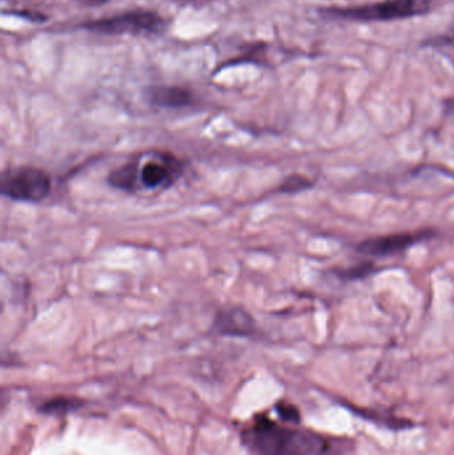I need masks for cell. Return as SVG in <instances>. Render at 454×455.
I'll use <instances>...</instances> for the list:
<instances>
[{"label": "cell", "mask_w": 454, "mask_h": 455, "mask_svg": "<svg viewBox=\"0 0 454 455\" xmlns=\"http://www.w3.org/2000/svg\"><path fill=\"white\" fill-rule=\"evenodd\" d=\"M243 438L259 455H322L329 449L321 435L284 427L264 417L256 418Z\"/></svg>", "instance_id": "6da1fadb"}, {"label": "cell", "mask_w": 454, "mask_h": 455, "mask_svg": "<svg viewBox=\"0 0 454 455\" xmlns=\"http://www.w3.org/2000/svg\"><path fill=\"white\" fill-rule=\"evenodd\" d=\"M137 164V192H162L183 176L184 164L169 152H146L135 156Z\"/></svg>", "instance_id": "7a4b0ae2"}, {"label": "cell", "mask_w": 454, "mask_h": 455, "mask_svg": "<svg viewBox=\"0 0 454 455\" xmlns=\"http://www.w3.org/2000/svg\"><path fill=\"white\" fill-rule=\"evenodd\" d=\"M52 188L50 175L36 167L8 168L1 173V194L22 203H40Z\"/></svg>", "instance_id": "3957f363"}, {"label": "cell", "mask_w": 454, "mask_h": 455, "mask_svg": "<svg viewBox=\"0 0 454 455\" xmlns=\"http://www.w3.org/2000/svg\"><path fill=\"white\" fill-rule=\"evenodd\" d=\"M427 8L429 0H388L366 7L348 10L341 14L363 20H385L417 15L425 13Z\"/></svg>", "instance_id": "277c9868"}, {"label": "cell", "mask_w": 454, "mask_h": 455, "mask_svg": "<svg viewBox=\"0 0 454 455\" xmlns=\"http://www.w3.org/2000/svg\"><path fill=\"white\" fill-rule=\"evenodd\" d=\"M161 19L152 13H132L87 24L89 30L103 33H140L159 30Z\"/></svg>", "instance_id": "5b68a950"}, {"label": "cell", "mask_w": 454, "mask_h": 455, "mask_svg": "<svg viewBox=\"0 0 454 455\" xmlns=\"http://www.w3.org/2000/svg\"><path fill=\"white\" fill-rule=\"evenodd\" d=\"M212 330L220 336L250 337L256 332V323L247 309L231 307L218 311Z\"/></svg>", "instance_id": "8992f818"}, {"label": "cell", "mask_w": 454, "mask_h": 455, "mask_svg": "<svg viewBox=\"0 0 454 455\" xmlns=\"http://www.w3.org/2000/svg\"><path fill=\"white\" fill-rule=\"evenodd\" d=\"M146 102L160 108H183L192 103V95L186 89L168 86L149 87L144 92Z\"/></svg>", "instance_id": "52a82bcc"}, {"label": "cell", "mask_w": 454, "mask_h": 455, "mask_svg": "<svg viewBox=\"0 0 454 455\" xmlns=\"http://www.w3.org/2000/svg\"><path fill=\"white\" fill-rule=\"evenodd\" d=\"M424 233H404V235L389 236L384 238L369 240L360 245V250L368 254H392L398 250L405 249L418 240H423Z\"/></svg>", "instance_id": "ba28073f"}, {"label": "cell", "mask_w": 454, "mask_h": 455, "mask_svg": "<svg viewBox=\"0 0 454 455\" xmlns=\"http://www.w3.org/2000/svg\"><path fill=\"white\" fill-rule=\"evenodd\" d=\"M107 183L119 191L137 193V164L135 157L115 168L107 177Z\"/></svg>", "instance_id": "9c48e42d"}, {"label": "cell", "mask_w": 454, "mask_h": 455, "mask_svg": "<svg viewBox=\"0 0 454 455\" xmlns=\"http://www.w3.org/2000/svg\"><path fill=\"white\" fill-rule=\"evenodd\" d=\"M80 406V403H77L76 399H67V398H61V399H56V401H51L45 405L44 410L50 411V412H67V411L77 409Z\"/></svg>", "instance_id": "30bf717a"}, {"label": "cell", "mask_w": 454, "mask_h": 455, "mask_svg": "<svg viewBox=\"0 0 454 455\" xmlns=\"http://www.w3.org/2000/svg\"><path fill=\"white\" fill-rule=\"evenodd\" d=\"M308 187V181L305 178L300 176H291L288 177L282 184L280 192H285V193H293V192L301 191Z\"/></svg>", "instance_id": "8fae6325"}, {"label": "cell", "mask_w": 454, "mask_h": 455, "mask_svg": "<svg viewBox=\"0 0 454 455\" xmlns=\"http://www.w3.org/2000/svg\"><path fill=\"white\" fill-rule=\"evenodd\" d=\"M278 412L281 415V418H284L288 422H298V412L293 408V406H288V405H280L278 406Z\"/></svg>", "instance_id": "7c38bea8"}]
</instances>
